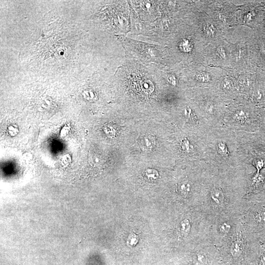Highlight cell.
Wrapping results in <instances>:
<instances>
[{
    "instance_id": "1",
    "label": "cell",
    "mask_w": 265,
    "mask_h": 265,
    "mask_svg": "<svg viewBox=\"0 0 265 265\" xmlns=\"http://www.w3.org/2000/svg\"><path fill=\"white\" fill-rule=\"evenodd\" d=\"M211 198L213 202L217 204H221L224 200V195L223 192L218 188H214L212 190Z\"/></svg>"
},
{
    "instance_id": "2",
    "label": "cell",
    "mask_w": 265,
    "mask_h": 265,
    "mask_svg": "<svg viewBox=\"0 0 265 265\" xmlns=\"http://www.w3.org/2000/svg\"><path fill=\"white\" fill-rule=\"evenodd\" d=\"M177 189L180 194L183 195H187L191 191L192 185L189 181H182L179 184Z\"/></svg>"
},
{
    "instance_id": "3",
    "label": "cell",
    "mask_w": 265,
    "mask_h": 265,
    "mask_svg": "<svg viewBox=\"0 0 265 265\" xmlns=\"http://www.w3.org/2000/svg\"><path fill=\"white\" fill-rule=\"evenodd\" d=\"M155 144L154 139L150 136L144 137L141 142V147L146 151L151 150Z\"/></svg>"
},
{
    "instance_id": "4",
    "label": "cell",
    "mask_w": 265,
    "mask_h": 265,
    "mask_svg": "<svg viewBox=\"0 0 265 265\" xmlns=\"http://www.w3.org/2000/svg\"><path fill=\"white\" fill-rule=\"evenodd\" d=\"M243 250L242 243L240 241H235L232 244L230 248L231 253L235 257L238 256L242 253Z\"/></svg>"
},
{
    "instance_id": "5",
    "label": "cell",
    "mask_w": 265,
    "mask_h": 265,
    "mask_svg": "<svg viewBox=\"0 0 265 265\" xmlns=\"http://www.w3.org/2000/svg\"><path fill=\"white\" fill-rule=\"evenodd\" d=\"M180 229L181 233L184 235H188L189 234L191 229V225L188 219H185L180 223Z\"/></svg>"
},
{
    "instance_id": "6",
    "label": "cell",
    "mask_w": 265,
    "mask_h": 265,
    "mask_svg": "<svg viewBox=\"0 0 265 265\" xmlns=\"http://www.w3.org/2000/svg\"><path fill=\"white\" fill-rule=\"evenodd\" d=\"M217 150L218 154L223 157H227L229 155L227 146L224 142H219L217 145Z\"/></svg>"
},
{
    "instance_id": "7",
    "label": "cell",
    "mask_w": 265,
    "mask_h": 265,
    "mask_svg": "<svg viewBox=\"0 0 265 265\" xmlns=\"http://www.w3.org/2000/svg\"><path fill=\"white\" fill-rule=\"evenodd\" d=\"M204 33L209 37H212L216 34V29L213 25L210 24H207L204 26Z\"/></svg>"
},
{
    "instance_id": "8",
    "label": "cell",
    "mask_w": 265,
    "mask_h": 265,
    "mask_svg": "<svg viewBox=\"0 0 265 265\" xmlns=\"http://www.w3.org/2000/svg\"><path fill=\"white\" fill-rule=\"evenodd\" d=\"M145 174L146 176L149 179L156 180L159 177L158 172L154 169H147L145 171Z\"/></svg>"
},
{
    "instance_id": "9",
    "label": "cell",
    "mask_w": 265,
    "mask_h": 265,
    "mask_svg": "<svg viewBox=\"0 0 265 265\" xmlns=\"http://www.w3.org/2000/svg\"><path fill=\"white\" fill-rule=\"evenodd\" d=\"M248 118L247 113H246L243 111L238 112L235 115V119L238 121H246L247 120Z\"/></svg>"
},
{
    "instance_id": "10",
    "label": "cell",
    "mask_w": 265,
    "mask_h": 265,
    "mask_svg": "<svg viewBox=\"0 0 265 265\" xmlns=\"http://www.w3.org/2000/svg\"><path fill=\"white\" fill-rule=\"evenodd\" d=\"M253 164L257 169V174H259V172L260 171L261 169L265 166V161L262 159L256 160L254 161Z\"/></svg>"
},
{
    "instance_id": "11",
    "label": "cell",
    "mask_w": 265,
    "mask_h": 265,
    "mask_svg": "<svg viewBox=\"0 0 265 265\" xmlns=\"http://www.w3.org/2000/svg\"><path fill=\"white\" fill-rule=\"evenodd\" d=\"M196 262L198 265H205L207 262V258L204 254L199 253L197 256Z\"/></svg>"
},
{
    "instance_id": "12",
    "label": "cell",
    "mask_w": 265,
    "mask_h": 265,
    "mask_svg": "<svg viewBox=\"0 0 265 265\" xmlns=\"http://www.w3.org/2000/svg\"><path fill=\"white\" fill-rule=\"evenodd\" d=\"M197 79L201 82H209L210 80V76L208 74L205 72L200 73L197 76Z\"/></svg>"
},
{
    "instance_id": "13",
    "label": "cell",
    "mask_w": 265,
    "mask_h": 265,
    "mask_svg": "<svg viewBox=\"0 0 265 265\" xmlns=\"http://www.w3.org/2000/svg\"><path fill=\"white\" fill-rule=\"evenodd\" d=\"M222 86L223 88L227 91H231L233 88V84L231 80L228 79L224 80L222 82Z\"/></svg>"
},
{
    "instance_id": "14",
    "label": "cell",
    "mask_w": 265,
    "mask_h": 265,
    "mask_svg": "<svg viewBox=\"0 0 265 265\" xmlns=\"http://www.w3.org/2000/svg\"><path fill=\"white\" fill-rule=\"evenodd\" d=\"M231 228V225L230 224L227 223H226V222H224V223H223L220 225V226H219V230H220V231L221 232L226 234V233H228L230 231Z\"/></svg>"
},
{
    "instance_id": "15",
    "label": "cell",
    "mask_w": 265,
    "mask_h": 265,
    "mask_svg": "<svg viewBox=\"0 0 265 265\" xmlns=\"http://www.w3.org/2000/svg\"><path fill=\"white\" fill-rule=\"evenodd\" d=\"M181 147L182 149L185 152H189L192 150V148H190V145L188 140L187 139L184 140L181 144Z\"/></svg>"
},
{
    "instance_id": "16",
    "label": "cell",
    "mask_w": 265,
    "mask_h": 265,
    "mask_svg": "<svg viewBox=\"0 0 265 265\" xmlns=\"http://www.w3.org/2000/svg\"><path fill=\"white\" fill-rule=\"evenodd\" d=\"M264 181L263 176L260 174H256L253 178V183L255 185H258L263 183Z\"/></svg>"
},
{
    "instance_id": "17",
    "label": "cell",
    "mask_w": 265,
    "mask_h": 265,
    "mask_svg": "<svg viewBox=\"0 0 265 265\" xmlns=\"http://www.w3.org/2000/svg\"><path fill=\"white\" fill-rule=\"evenodd\" d=\"M138 241V237L135 234L130 235L128 238V243L131 246H135L136 245Z\"/></svg>"
},
{
    "instance_id": "18",
    "label": "cell",
    "mask_w": 265,
    "mask_h": 265,
    "mask_svg": "<svg viewBox=\"0 0 265 265\" xmlns=\"http://www.w3.org/2000/svg\"><path fill=\"white\" fill-rule=\"evenodd\" d=\"M217 55H218V57L222 59H224L226 57V53H225V50L224 48L222 47H219L217 50Z\"/></svg>"
},
{
    "instance_id": "19",
    "label": "cell",
    "mask_w": 265,
    "mask_h": 265,
    "mask_svg": "<svg viewBox=\"0 0 265 265\" xmlns=\"http://www.w3.org/2000/svg\"><path fill=\"white\" fill-rule=\"evenodd\" d=\"M256 219L258 222H265V213H262L257 214Z\"/></svg>"
}]
</instances>
